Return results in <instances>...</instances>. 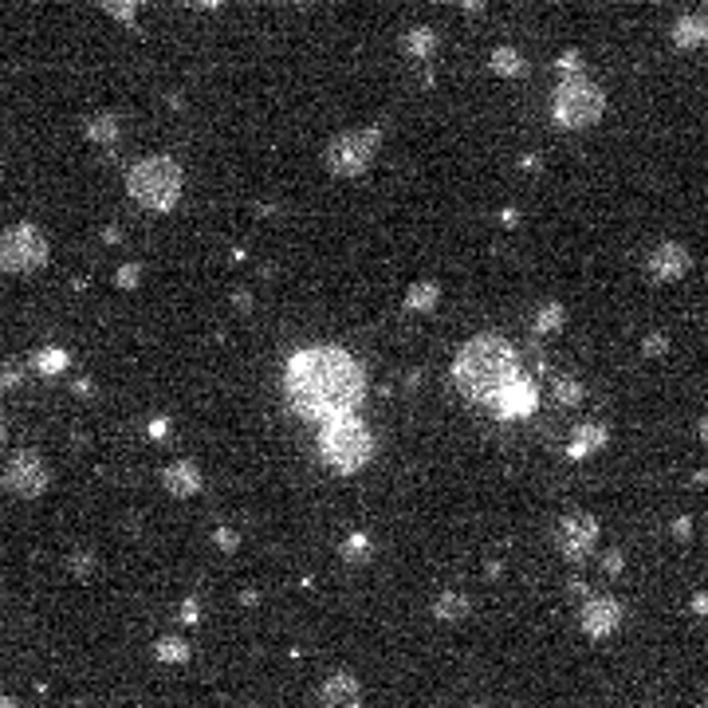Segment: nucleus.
<instances>
[{
	"mask_svg": "<svg viewBox=\"0 0 708 708\" xmlns=\"http://www.w3.org/2000/svg\"><path fill=\"white\" fill-rule=\"evenodd\" d=\"M401 56L418 60V63H429L433 56H437V32H433L429 24H413L401 32Z\"/></svg>",
	"mask_w": 708,
	"mask_h": 708,
	"instance_id": "18",
	"label": "nucleus"
},
{
	"mask_svg": "<svg viewBox=\"0 0 708 708\" xmlns=\"http://www.w3.org/2000/svg\"><path fill=\"white\" fill-rule=\"evenodd\" d=\"M0 441H5V418H0Z\"/></svg>",
	"mask_w": 708,
	"mask_h": 708,
	"instance_id": "50",
	"label": "nucleus"
},
{
	"mask_svg": "<svg viewBox=\"0 0 708 708\" xmlns=\"http://www.w3.org/2000/svg\"><path fill=\"white\" fill-rule=\"evenodd\" d=\"M339 555H343V563H351V566H363V563H370V559H374V539H370L366 531H351V536L343 539Z\"/></svg>",
	"mask_w": 708,
	"mask_h": 708,
	"instance_id": "24",
	"label": "nucleus"
},
{
	"mask_svg": "<svg viewBox=\"0 0 708 708\" xmlns=\"http://www.w3.org/2000/svg\"><path fill=\"white\" fill-rule=\"evenodd\" d=\"M378 150H382V130L378 126H363V130H346L323 150V166L335 178H363L374 166Z\"/></svg>",
	"mask_w": 708,
	"mask_h": 708,
	"instance_id": "6",
	"label": "nucleus"
},
{
	"mask_svg": "<svg viewBox=\"0 0 708 708\" xmlns=\"http://www.w3.org/2000/svg\"><path fill=\"white\" fill-rule=\"evenodd\" d=\"M161 488L173 496V500H189L198 496L205 488V476L198 461H189V456H178V461H170L166 468H161Z\"/></svg>",
	"mask_w": 708,
	"mask_h": 708,
	"instance_id": "13",
	"label": "nucleus"
},
{
	"mask_svg": "<svg viewBox=\"0 0 708 708\" xmlns=\"http://www.w3.org/2000/svg\"><path fill=\"white\" fill-rule=\"evenodd\" d=\"M539 382L528 374V370H520L511 382L500 390L496 394V401H492V413L500 421H524V418H531V413L539 409Z\"/></svg>",
	"mask_w": 708,
	"mask_h": 708,
	"instance_id": "10",
	"label": "nucleus"
},
{
	"mask_svg": "<svg viewBox=\"0 0 708 708\" xmlns=\"http://www.w3.org/2000/svg\"><path fill=\"white\" fill-rule=\"evenodd\" d=\"M441 303V283L433 280H418L413 288L406 291V299H401V308H406L409 315H429L433 308Z\"/></svg>",
	"mask_w": 708,
	"mask_h": 708,
	"instance_id": "21",
	"label": "nucleus"
},
{
	"mask_svg": "<svg viewBox=\"0 0 708 708\" xmlns=\"http://www.w3.org/2000/svg\"><path fill=\"white\" fill-rule=\"evenodd\" d=\"M283 390H288V401L299 418H346L366 398V370L343 346H308V351L291 354Z\"/></svg>",
	"mask_w": 708,
	"mask_h": 708,
	"instance_id": "1",
	"label": "nucleus"
},
{
	"mask_svg": "<svg viewBox=\"0 0 708 708\" xmlns=\"http://www.w3.org/2000/svg\"><path fill=\"white\" fill-rule=\"evenodd\" d=\"M566 326V308L559 299H543L536 315H531V331L539 335V339H547V335H559Z\"/></svg>",
	"mask_w": 708,
	"mask_h": 708,
	"instance_id": "20",
	"label": "nucleus"
},
{
	"mask_svg": "<svg viewBox=\"0 0 708 708\" xmlns=\"http://www.w3.org/2000/svg\"><path fill=\"white\" fill-rule=\"evenodd\" d=\"M449 5H456L464 16H481L484 13V0H449Z\"/></svg>",
	"mask_w": 708,
	"mask_h": 708,
	"instance_id": "39",
	"label": "nucleus"
},
{
	"mask_svg": "<svg viewBox=\"0 0 708 708\" xmlns=\"http://www.w3.org/2000/svg\"><path fill=\"white\" fill-rule=\"evenodd\" d=\"M138 708H146V704H138Z\"/></svg>",
	"mask_w": 708,
	"mask_h": 708,
	"instance_id": "54",
	"label": "nucleus"
},
{
	"mask_svg": "<svg viewBox=\"0 0 708 708\" xmlns=\"http://www.w3.org/2000/svg\"><path fill=\"white\" fill-rule=\"evenodd\" d=\"M181 189H185V173H181L178 161L166 158V154L142 158L126 173L130 201L142 205V209H150V213H170L173 205L181 201Z\"/></svg>",
	"mask_w": 708,
	"mask_h": 708,
	"instance_id": "3",
	"label": "nucleus"
},
{
	"mask_svg": "<svg viewBox=\"0 0 708 708\" xmlns=\"http://www.w3.org/2000/svg\"><path fill=\"white\" fill-rule=\"evenodd\" d=\"M319 453H323V464L335 468V473L351 476V473H363V468L374 461V437L370 429L358 418H331L323 421L319 429Z\"/></svg>",
	"mask_w": 708,
	"mask_h": 708,
	"instance_id": "4",
	"label": "nucleus"
},
{
	"mask_svg": "<svg viewBox=\"0 0 708 708\" xmlns=\"http://www.w3.org/2000/svg\"><path fill=\"white\" fill-rule=\"evenodd\" d=\"M48 256H51V244L40 225H13L0 233V271L24 276V271H36L48 264Z\"/></svg>",
	"mask_w": 708,
	"mask_h": 708,
	"instance_id": "7",
	"label": "nucleus"
},
{
	"mask_svg": "<svg viewBox=\"0 0 708 708\" xmlns=\"http://www.w3.org/2000/svg\"><path fill=\"white\" fill-rule=\"evenodd\" d=\"M669 531H673V539L689 543V539H693V520H689V516H677V520L669 524Z\"/></svg>",
	"mask_w": 708,
	"mask_h": 708,
	"instance_id": "37",
	"label": "nucleus"
},
{
	"mask_svg": "<svg viewBox=\"0 0 708 708\" xmlns=\"http://www.w3.org/2000/svg\"><path fill=\"white\" fill-rule=\"evenodd\" d=\"M520 170H524V173H539L543 161H539L536 154H524V158H520Z\"/></svg>",
	"mask_w": 708,
	"mask_h": 708,
	"instance_id": "42",
	"label": "nucleus"
},
{
	"mask_svg": "<svg viewBox=\"0 0 708 708\" xmlns=\"http://www.w3.org/2000/svg\"><path fill=\"white\" fill-rule=\"evenodd\" d=\"M566 591H571L575 598H586V594H591V586H586V579H571V583H566Z\"/></svg>",
	"mask_w": 708,
	"mask_h": 708,
	"instance_id": "43",
	"label": "nucleus"
},
{
	"mask_svg": "<svg viewBox=\"0 0 708 708\" xmlns=\"http://www.w3.org/2000/svg\"><path fill=\"white\" fill-rule=\"evenodd\" d=\"M641 354H646V363H657V358L669 354V335L666 331H649L646 339H641Z\"/></svg>",
	"mask_w": 708,
	"mask_h": 708,
	"instance_id": "30",
	"label": "nucleus"
},
{
	"mask_svg": "<svg viewBox=\"0 0 708 708\" xmlns=\"http://www.w3.org/2000/svg\"><path fill=\"white\" fill-rule=\"evenodd\" d=\"M142 276H146L142 264H123L115 271V288L118 291H134V288H142Z\"/></svg>",
	"mask_w": 708,
	"mask_h": 708,
	"instance_id": "32",
	"label": "nucleus"
},
{
	"mask_svg": "<svg viewBox=\"0 0 708 708\" xmlns=\"http://www.w3.org/2000/svg\"><path fill=\"white\" fill-rule=\"evenodd\" d=\"M68 571L75 575L79 583H87L95 575V551H87V547H75L71 555H68Z\"/></svg>",
	"mask_w": 708,
	"mask_h": 708,
	"instance_id": "28",
	"label": "nucleus"
},
{
	"mask_svg": "<svg viewBox=\"0 0 708 708\" xmlns=\"http://www.w3.org/2000/svg\"><path fill=\"white\" fill-rule=\"evenodd\" d=\"M701 708H708V701H704V704H701Z\"/></svg>",
	"mask_w": 708,
	"mask_h": 708,
	"instance_id": "52",
	"label": "nucleus"
},
{
	"mask_svg": "<svg viewBox=\"0 0 708 708\" xmlns=\"http://www.w3.org/2000/svg\"><path fill=\"white\" fill-rule=\"evenodd\" d=\"M622 618H626V606L618 602V598H610V594H586L583 606H579V630L586 638H594V641L618 634Z\"/></svg>",
	"mask_w": 708,
	"mask_h": 708,
	"instance_id": "11",
	"label": "nucleus"
},
{
	"mask_svg": "<svg viewBox=\"0 0 708 708\" xmlns=\"http://www.w3.org/2000/svg\"><path fill=\"white\" fill-rule=\"evenodd\" d=\"M606 115V91L591 75H571L559 79L551 91V123L559 130H591Z\"/></svg>",
	"mask_w": 708,
	"mask_h": 708,
	"instance_id": "5",
	"label": "nucleus"
},
{
	"mask_svg": "<svg viewBox=\"0 0 708 708\" xmlns=\"http://www.w3.org/2000/svg\"><path fill=\"white\" fill-rule=\"evenodd\" d=\"M551 398L559 401V406H583V398H586V390H583V382L579 378H551Z\"/></svg>",
	"mask_w": 708,
	"mask_h": 708,
	"instance_id": "26",
	"label": "nucleus"
},
{
	"mask_svg": "<svg viewBox=\"0 0 708 708\" xmlns=\"http://www.w3.org/2000/svg\"><path fill=\"white\" fill-rule=\"evenodd\" d=\"M689 268H693V256L681 241H657L646 253V276L653 283H677L689 276Z\"/></svg>",
	"mask_w": 708,
	"mask_h": 708,
	"instance_id": "12",
	"label": "nucleus"
},
{
	"mask_svg": "<svg viewBox=\"0 0 708 708\" xmlns=\"http://www.w3.org/2000/svg\"><path fill=\"white\" fill-rule=\"evenodd\" d=\"M488 71H492L496 79H524L528 60H524V51L511 48V43H496V48L488 51Z\"/></svg>",
	"mask_w": 708,
	"mask_h": 708,
	"instance_id": "17",
	"label": "nucleus"
},
{
	"mask_svg": "<svg viewBox=\"0 0 708 708\" xmlns=\"http://www.w3.org/2000/svg\"><path fill=\"white\" fill-rule=\"evenodd\" d=\"M669 40H673V48H677V51L704 48V43H708V16H701V13L677 16V20H673V28H669Z\"/></svg>",
	"mask_w": 708,
	"mask_h": 708,
	"instance_id": "16",
	"label": "nucleus"
},
{
	"mask_svg": "<svg viewBox=\"0 0 708 708\" xmlns=\"http://www.w3.org/2000/svg\"><path fill=\"white\" fill-rule=\"evenodd\" d=\"M696 437H701V445H708V418H701V425H696Z\"/></svg>",
	"mask_w": 708,
	"mask_h": 708,
	"instance_id": "48",
	"label": "nucleus"
},
{
	"mask_svg": "<svg viewBox=\"0 0 708 708\" xmlns=\"http://www.w3.org/2000/svg\"><path fill=\"white\" fill-rule=\"evenodd\" d=\"M516 346L500 335H476L453 358V386L473 401V406H492L496 394L520 374Z\"/></svg>",
	"mask_w": 708,
	"mask_h": 708,
	"instance_id": "2",
	"label": "nucleus"
},
{
	"mask_svg": "<svg viewBox=\"0 0 708 708\" xmlns=\"http://www.w3.org/2000/svg\"><path fill=\"white\" fill-rule=\"evenodd\" d=\"M118 241H123V233H118V228H106V233H103V244H118Z\"/></svg>",
	"mask_w": 708,
	"mask_h": 708,
	"instance_id": "47",
	"label": "nucleus"
},
{
	"mask_svg": "<svg viewBox=\"0 0 708 708\" xmlns=\"http://www.w3.org/2000/svg\"><path fill=\"white\" fill-rule=\"evenodd\" d=\"M103 13L118 20V24H134V16L142 13V0H103Z\"/></svg>",
	"mask_w": 708,
	"mask_h": 708,
	"instance_id": "27",
	"label": "nucleus"
},
{
	"mask_svg": "<svg viewBox=\"0 0 708 708\" xmlns=\"http://www.w3.org/2000/svg\"><path fill=\"white\" fill-rule=\"evenodd\" d=\"M468 708H488V704H468Z\"/></svg>",
	"mask_w": 708,
	"mask_h": 708,
	"instance_id": "51",
	"label": "nucleus"
},
{
	"mask_svg": "<svg viewBox=\"0 0 708 708\" xmlns=\"http://www.w3.org/2000/svg\"><path fill=\"white\" fill-rule=\"evenodd\" d=\"M598 520L586 516V511H571V516L559 520V528H555V547L563 551L566 563H583L591 559L594 547H598Z\"/></svg>",
	"mask_w": 708,
	"mask_h": 708,
	"instance_id": "9",
	"label": "nucleus"
},
{
	"mask_svg": "<svg viewBox=\"0 0 708 708\" xmlns=\"http://www.w3.org/2000/svg\"><path fill=\"white\" fill-rule=\"evenodd\" d=\"M213 547L221 555H236V551H241V531L228 528V524H216L213 528Z\"/></svg>",
	"mask_w": 708,
	"mask_h": 708,
	"instance_id": "29",
	"label": "nucleus"
},
{
	"mask_svg": "<svg viewBox=\"0 0 708 708\" xmlns=\"http://www.w3.org/2000/svg\"><path fill=\"white\" fill-rule=\"evenodd\" d=\"M500 225H504V228H516V225H520V209H511V205H508V209H500Z\"/></svg>",
	"mask_w": 708,
	"mask_h": 708,
	"instance_id": "41",
	"label": "nucleus"
},
{
	"mask_svg": "<svg viewBox=\"0 0 708 708\" xmlns=\"http://www.w3.org/2000/svg\"><path fill=\"white\" fill-rule=\"evenodd\" d=\"M32 366H36V374H43V378H56L71 366V354L63 351V346H43V351H36V358H32Z\"/></svg>",
	"mask_w": 708,
	"mask_h": 708,
	"instance_id": "25",
	"label": "nucleus"
},
{
	"mask_svg": "<svg viewBox=\"0 0 708 708\" xmlns=\"http://www.w3.org/2000/svg\"><path fill=\"white\" fill-rule=\"evenodd\" d=\"M704 5H708V0H704Z\"/></svg>",
	"mask_w": 708,
	"mask_h": 708,
	"instance_id": "55",
	"label": "nucleus"
},
{
	"mask_svg": "<svg viewBox=\"0 0 708 708\" xmlns=\"http://www.w3.org/2000/svg\"><path fill=\"white\" fill-rule=\"evenodd\" d=\"M71 394H79V398H91V394H95V382H91V378H83V382H75V386H71Z\"/></svg>",
	"mask_w": 708,
	"mask_h": 708,
	"instance_id": "44",
	"label": "nucleus"
},
{
	"mask_svg": "<svg viewBox=\"0 0 708 708\" xmlns=\"http://www.w3.org/2000/svg\"><path fill=\"white\" fill-rule=\"evenodd\" d=\"M586 71V63H583V51H575V48H566L559 60H555V75L559 79H571V75H583Z\"/></svg>",
	"mask_w": 708,
	"mask_h": 708,
	"instance_id": "31",
	"label": "nucleus"
},
{
	"mask_svg": "<svg viewBox=\"0 0 708 708\" xmlns=\"http://www.w3.org/2000/svg\"><path fill=\"white\" fill-rule=\"evenodd\" d=\"M319 701L323 708H363V685L354 673H331L319 685Z\"/></svg>",
	"mask_w": 708,
	"mask_h": 708,
	"instance_id": "15",
	"label": "nucleus"
},
{
	"mask_svg": "<svg viewBox=\"0 0 708 708\" xmlns=\"http://www.w3.org/2000/svg\"><path fill=\"white\" fill-rule=\"evenodd\" d=\"M610 445V425L606 421H583L571 429L566 437V461H586V456H598Z\"/></svg>",
	"mask_w": 708,
	"mask_h": 708,
	"instance_id": "14",
	"label": "nucleus"
},
{
	"mask_svg": "<svg viewBox=\"0 0 708 708\" xmlns=\"http://www.w3.org/2000/svg\"><path fill=\"white\" fill-rule=\"evenodd\" d=\"M189 8H198V13H216V8H225L228 0H185Z\"/></svg>",
	"mask_w": 708,
	"mask_h": 708,
	"instance_id": "40",
	"label": "nucleus"
},
{
	"mask_svg": "<svg viewBox=\"0 0 708 708\" xmlns=\"http://www.w3.org/2000/svg\"><path fill=\"white\" fill-rule=\"evenodd\" d=\"M622 571H626V555H622V551H606V555H602V575L618 579Z\"/></svg>",
	"mask_w": 708,
	"mask_h": 708,
	"instance_id": "35",
	"label": "nucleus"
},
{
	"mask_svg": "<svg viewBox=\"0 0 708 708\" xmlns=\"http://www.w3.org/2000/svg\"><path fill=\"white\" fill-rule=\"evenodd\" d=\"M201 598H181V606H178V618H181V626H201Z\"/></svg>",
	"mask_w": 708,
	"mask_h": 708,
	"instance_id": "33",
	"label": "nucleus"
},
{
	"mask_svg": "<svg viewBox=\"0 0 708 708\" xmlns=\"http://www.w3.org/2000/svg\"><path fill=\"white\" fill-rule=\"evenodd\" d=\"M83 138L91 142V146H99V150H115V146H118V138H123V126H118V115L103 111V115L87 118V126H83Z\"/></svg>",
	"mask_w": 708,
	"mask_h": 708,
	"instance_id": "19",
	"label": "nucleus"
},
{
	"mask_svg": "<svg viewBox=\"0 0 708 708\" xmlns=\"http://www.w3.org/2000/svg\"><path fill=\"white\" fill-rule=\"evenodd\" d=\"M233 308L248 311V308H253V296H248V291H236V296H233Z\"/></svg>",
	"mask_w": 708,
	"mask_h": 708,
	"instance_id": "45",
	"label": "nucleus"
},
{
	"mask_svg": "<svg viewBox=\"0 0 708 708\" xmlns=\"http://www.w3.org/2000/svg\"><path fill=\"white\" fill-rule=\"evenodd\" d=\"M154 657L161 661V666H185V661L193 657V646L185 638H178V634H166V638H158Z\"/></svg>",
	"mask_w": 708,
	"mask_h": 708,
	"instance_id": "23",
	"label": "nucleus"
},
{
	"mask_svg": "<svg viewBox=\"0 0 708 708\" xmlns=\"http://www.w3.org/2000/svg\"><path fill=\"white\" fill-rule=\"evenodd\" d=\"M142 5H150V0H142Z\"/></svg>",
	"mask_w": 708,
	"mask_h": 708,
	"instance_id": "53",
	"label": "nucleus"
},
{
	"mask_svg": "<svg viewBox=\"0 0 708 708\" xmlns=\"http://www.w3.org/2000/svg\"><path fill=\"white\" fill-rule=\"evenodd\" d=\"M0 481H5V488H8L13 496H20V500H36V496L48 492V484H51V468L43 464V456H40V453L24 449V453L8 456L5 473H0Z\"/></svg>",
	"mask_w": 708,
	"mask_h": 708,
	"instance_id": "8",
	"label": "nucleus"
},
{
	"mask_svg": "<svg viewBox=\"0 0 708 708\" xmlns=\"http://www.w3.org/2000/svg\"><path fill=\"white\" fill-rule=\"evenodd\" d=\"M20 382H24V370L16 363H0V390H16Z\"/></svg>",
	"mask_w": 708,
	"mask_h": 708,
	"instance_id": "34",
	"label": "nucleus"
},
{
	"mask_svg": "<svg viewBox=\"0 0 708 708\" xmlns=\"http://www.w3.org/2000/svg\"><path fill=\"white\" fill-rule=\"evenodd\" d=\"M170 433H173V421H170V418H154V421L146 425V437H150V441H166Z\"/></svg>",
	"mask_w": 708,
	"mask_h": 708,
	"instance_id": "36",
	"label": "nucleus"
},
{
	"mask_svg": "<svg viewBox=\"0 0 708 708\" xmlns=\"http://www.w3.org/2000/svg\"><path fill=\"white\" fill-rule=\"evenodd\" d=\"M468 610H473V602H468L464 591H441L433 598V618L437 622H464Z\"/></svg>",
	"mask_w": 708,
	"mask_h": 708,
	"instance_id": "22",
	"label": "nucleus"
},
{
	"mask_svg": "<svg viewBox=\"0 0 708 708\" xmlns=\"http://www.w3.org/2000/svg\"><path fill=\"white\" fill-rule=\"evenodd\" d=\"M0 708H20V701H16V696H8V693H0Z\"/></svg>",
	"mask_w": 708,
	"mask_h": 708,
	"instance_id": "49",
	"label": "nucleus"
},
{
	"mask_svg": "<svg viewBox=\"0 0 708 708\" xmlns=\"http://www.w3.org/2000/svg\"><path fill=\"white\" fill-rule=\"evenodd\" d=\"M689 614H693V618H708V591H696V594L689 598Z\"/></svg>",
	"mask_w": 708,
	"mask_h": 708,
	"instance_id": "38",
	"label": "nucleus"
},
{
	"mask_svg": "<svg viewBox=\"0 0 708 708\" xmlns=\"http://www.w3.org/2000/svg\"><path fill=\"white\" fill-rule=\"evenodd\" d=\"M241 602H244V606H256V602H260V591H253V586H248V591L241 594Z\"/></svg>",
	"mask_w": 708,
	"mask_h": 708,
	"instance_id": "46",
	"label": "nucleus"
}]
</instances>
